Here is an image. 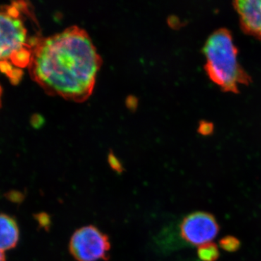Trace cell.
<instances>
[{
  "instance_id": "6da1fadb",
  "label": "cell",
  "mask_w": 261,
  "mask_h": 261,
  "mask_svg": "<svg viewBox=\"0 0 261 261\" xmlns=\"http://www.w3.org/2000/svg\"><path fill=\"white\" fill-rule=\"evenodd\" d=\"M102 58L76 25L39 39L29 65L33 80L51 96L83 102L93 93Z\"/></svg>"
},
{
  "instance_id": "7a4b0ae2",
  "label": "cell",
  "mask_w": 261,
  "mask_h": 261,
  "mask_svg": "<svg viewBox=\"0 0 261 261\" xmlns=\"http://www.w3.org/2000/svg\"><path fill=\"white\" fill-rule=\"evenodd\" d=\"M34 16L23 2L0 5V70L18 82L29 67L33 50L41 37L33 35L29 22Z\"/></svg>"
},
{
  "instance_id": "3957f363",
  "label": "cell",
  "mask_w": 261,
  "mask_h": 261,
  "mask_svg": "<svg viewBox=\"0 0 261 261\" xmlns=\"http://www.w3.org/2000/svg\"><path fill=\"white\" fill-rule=\"evenodd\" d=\"M203 53L206 73L224 92L238 94L241 86L251 82L250 75L239 63L238 49L227 29H217L209 36Z\"/></svg>"
},
{
  "instance_id": "277c9868",
  "label": "cell",
  "mask_w": 261,
  "mask_h": 261,
  "mask_svg": "<svg viewBox=\"0 0 261 261\" xmlns=\"http://www.w3.org/2000/svg\"><path fill=\"white\" fill-rule=\"evenodd\" d=\"M111 249L108 235L92 225L79 228L70 240V253L76 261L108 260Z\"/></svg>"
},
{
  "instance_id": "5b68a950",
  "label": "cell",
  "mask_w": 261,
  "mask_h": 261,
  "mask_svg": "<svg viewBox=\"0 0 261 261\" xmlns=\"http://www.w3.org/2000/svg\"><path fill=\"white\" fill-rule=\"evenodd\" d=\"M219 231V226L214 216L201 211L188 215L180 225L181 238L192 245L211 243Z\"/></svg>"
},
{
  "instance_id": "8992f818",
  "label": "cell",
  "mask_w": 261,
  "mask_h": 261,
  "mask_svg": "<svg viewBox=\"0 0 261 261\" xmlns=\"http://www.w3.org/2000/svg\"><path fill=\"white\" fill-rule=\"evenodd\" d=\"M233 6L244 32L261 39V0H238Z\"/></svg>"
},
{
  "instance_id": "52a82bcc",
  "label": "cell",
  "mask_w": 261,
  "mask_h": 261,
  "mask_svg": "<svg viewBox=\"0 0 261 261\" xmlns=\"http://www.w3.org/2000/svg\"><path fill=\"white\" fill-rule=\"evenodd\" d=\"M20 238L18 225L14 218L5 214H0V251L15 248Z\"/></svg>"
},
{
  "instance_id": "ba28073f",
  "label": "cell",
  "mask_w": 261,
  "mask_h": 261,
  "mask_svg": "<svg viewBox=\"0 0 261 261\" xmlns=\"http://www.w3.org/2000/svg\"><path fill=\"white\" fill-rule=\"evenodd\" d=\"M219 255V247L213 243L200 245L197 250V255L202 261H216Z\"/></svg>"
},
{
  "instance_id": "9c48e42d",
  "label": "cell",
  "mask_w": 261,
  "mask_h": 261,
  "mask_svg": "<svg viewBox=\"0 0 261 261\" xmlns=\"http://www.w3.org/2000/svg\"><path fill=\"white\" fill-rule=\"evenodd\" d=\"M219 245L225 251L233 252L240 249V242L234 237L226 236L220 240Z\"/></svg>"
},
{
  "instance_id": "30bf717a",
  "label": "cell",
  "mask_w": 261,
  "mask_h": 261,
  "mask_svg": "<svg viewBox=\"0 0 261 261\" xmlns=\"http://www.w3.org/2000/svg\"><path fill=\"white\" fill-rule=\"evenodd\" d=\"M0 261H5V253L2 251H0Z\"/></svg>"
},
{
  "instance_id": "8fae6325",
  "label": "cell",
  "mask_w": 261,
  "mask_h": 261,
  "mask_svg": "<svg viewBox=\"0 0 261 261\" xmlns=\"http://www.w3.org/2000/svg\"><path fill=\"white\" fill-rule=\"evenodd\" d=\"M2 95H3V90H2V87L0 86V106H1L2 103Z\"/></svg>"
}]
</instances>
